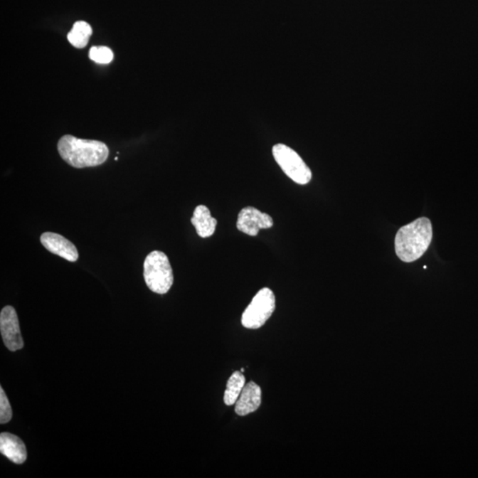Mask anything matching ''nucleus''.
<instances>
[{
  "mask_svg": "<svg viewBox=\"0 0 478 478\" xmlns=\"http://www.w3.org/2000/svg\"><path fill=\"white\" fill-rule=\"evenodd\" d=\"M12 416V408H11L9 398H7L2 387H0V423L5 425V423H9Z\"/></svg>",
  "mask_w": 478,
  "mask_h": 478,
  "instance_id": "nucleus-15",
  "label": "nucleus"
},
{
  "mask_svg": "<svg viewBox=\"0 0 478 478\" xmlns=\"http://www.w3.org/2000/svg\"><path fill=\"white\" fill-rule=\"evenodd\" d=\"M245 386V378L241 371H235L228 380L225 393H224V403L227 405L236 404L243 389Z\"/></svg>",
  "mask_w": 478,
  "mask_h": 478,
  "instance_id": "nucleus-12",
  "label": "nucleus"
},
{
  "mask_svg": "<svg viewBox=\"0 0 478 478\" xmlns=\"http://www.w3.org/2000/svg\"><path fill=\"white\" fill-rule=\"evenodd\" d=\"M273 225L272 217L253 206L243 208L238 216V230L249 236L255 237L260 230L270 229Z\"/></svg>",
  "mask_w": 478,
  "mask_h": 478,
  "instance_id": "nucleus-7",
  "label": "nucleus"
},
{
  "mask_svg": "<svg viewBox=\"0 0 478 478\" xmlns=\"http://www.w3.org/2000/svg\"><path fill=\"white\" fill-rule=\"evenodd\" d=\"M262 404V389L255 382H250L243 389L235 405V412L245 416L257 411Z\"/></svg>",
  "mask_w": 478,
  "mask_h": 478,
  "instance_id": "nucleus-9",
  "label": "nucleus"
},
{
  "mask_svg": "<svg viewBox=\"0 0 478 478\" xmlns=\"http://www.w3.org/2000/svg\"><path fill=\"white\" fill-rule=\"evenodd\" d=\"M276 309V297L269 288L260 290L242 314V325L246 329L262 327Z\"/></svg>",
  "mask_w": 478,
  "mask_h": 478,
  "instance_id": "nucleus-4",
  "label": "nucleus"
},
{
  "mask_svg": "<svg viewBox=\"0 0 478 478\" xmlns=\"http://www.w3.org/2000/svg\"><path fill=\"white\" fill-rule=\"evenodd\" d=\"M92 28L85 21H77L68 34V40L75 48H85L88 45Z\"/></svg>",
  "mask_w": 478,
  "mask_h": 478,
  "instance_id": "nucleus-13",
  "label": "nucleus"
},
{
  "mask_svg": "<svg viewBox=\"0 0 478 478\" xmlns=\"http://www.w3.org/2000/svg\"><path fill=\"white\" fill-rule=\"evenodd\" d=\"M58 152L65 162L75 169L92 168L106 162L110 149L97 140L65 135L58 142Z\"/></svg>",
  "mask_w": 478,
  "mask_h": 478,
  "instance_id": "nucleus-1",
  "label": "nucleus"
},
{
  "mask_svg": "<svg viewBox=\"0 0 478 478\" xmlns=\"http://www.w3.org/2000/svg\"><path fill=\"white\" fill-rule=\"evenodd\" d=\"M432 237V222L426 217L401 227L395 237L397 256L404 262H415L429 249Z\"/></svg>",
  "mask_w": 478,
  "mask_h": 478,
  "instance_id": "nucleus-2",
  "label": "nucleus"
},
{
  "mask_svg": "<svg viewBox=\"0 0 478 478\" xmlns=\"http://www.w3.org/2000/svg\"><path fill=\"white\" fill-rule=\"evenodd\" d=\"M90 60L99 64L110 63L114 59V53L107 46H93L90 50Z\"/></svg>",
  "mask_w": 478,
  "mask_h": 478,
  "instance_id": "nucleus-14",
  "label": "nucleus"
},
{
  "mask_svg": "<svg viewBox=\"0 0 478 478\" xmlns=\"http://www.w3.org/2000/svg\"><path fill=\"white\" fill-rule=\"evenodd\" d=\"M191 222L196 229L198 236L202 238L211 237L215 233L217 220L212 217L208 206H198L194 210Z\"/></svg>",
  "mask_w": 478,
  "mask_h": 478,
  "instance_id": "nucleus-11",
  "label": "nucleus"
},
{
  "mask_svg": "<svg viewBox=\"0 0 478 478\" xmlns=\"http://www.w3.org/2000/svg\"><path fill=\"white\" fill-rule=\"evenodd\" d=\"M40 241L47 251L61 257L68 262H75L78 260V251L75 245L66 238L54 233H45Z\"/></svg>",
  "mask_w": 478,
  "mask_h": 478,
  "instance_id": "nucleus-8",
  "label": "nucleus"
},
{
  "mask_svg": "<svg viewBox=\"0 0 478 478\" xmlns=\"http://www.w3.org/2000/svg\"><path fill=\"white\" fill-rule=\"evenodd\" d=\"M273 156L285 175L293 182L305 186L312 179V172L302 157L284 144L273 147Z\"/></svg>",
  "mask_w": 478,
  "mask_h": 478,
  "instance_id": "nucleus-5",
  "label": "nucleus"
},
{
  "mask_svg": "<svg viewBox=\"0 0 478 478\" xmlns=\"http://www.w3.org/2000/svg\"><path fill=\"white\" fill-rule=\"evenodd\" d=\"M0 452L11 462L23 464L27 460V449L20 437L3 432L0 435Z\"/></svg>",
  "mask_w": 478,
  "mask_h": 478,
  "instance_id": "nucleus-10",
  "label": "nucleus"
},
{
  "mask_svg": "<svg viewBox=\"0 0 478 478\" xmlns=\"http://www.w3.org/2000/svg\"><path fill=\"white\" fill-rule=\"evenodd\" d=\"M0 331L4 343L12 352L21 350L24 346L21 334L19 320L16 309L13 307H4L0 313Z\"/></svg>",
  "mask_w": 478,
  "mask_h": 478,
  "instance_id": "nucleus-6",
  "label": "nucleus"
},
{
  "mask_svg": "<svg viewBox=\"0 0 478 478\" xmlns=\"http://www.w3.org/2000/svg\"><path fill=\"white\" fill-rule=\"evenodd\" d=\"M144 278L152 292L158 294L169 292L173 285L174 274L164 253L154 251L147 256L144 262Z\"/></svg>",
  "mask_w": 478,
  "mask_h": 478,
  "instance_id": "nucleus-3",
  "label": "nucleus"
}]
</instances>
